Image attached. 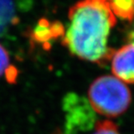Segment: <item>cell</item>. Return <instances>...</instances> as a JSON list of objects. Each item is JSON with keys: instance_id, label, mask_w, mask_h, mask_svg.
<instances>
[{"instance_id": "6da1fadb", "label": "cell", "mask_w": 134, "mask_h": 134, "mask_svg": "<svg viewBox=\"0 0 134 134\" xmlns=\"http://www.w3.org/2000/svg\"><path fill=\"white\" fill-rule=\"evenodd\" d=\"M62 44L78 58L105 65L114 50L108 46L117 18L107 0H79L68 12Z\"/></svg>"}, {"instance_id": "7a4b0ae2", "label": "cell", "mask_w": 134, "mask_h": 134, "mask_svg": "<svg viewBox=\"0 0 134 134\" xmlns=\"http://www.w3.org/2000/svg\"><path fill=\"white\" fill-rule=\"evenodd\" d=\"M88 102L95 113L109 118L123 114L132 103V92L126 84L113 75H102L88 89Z\"/></svg>"}, {"instance_id": "3957f363", "label": "cell", "mask_w": 134, "mask_h": 134, "mask_svg": "<svg viewBox=\"0 0 134 134\" xmlns=\"http://www.w3.org/2000/svg\"><path fill=\"white\" fill-rule=\"evenodd\" d=\"M66 113V130L68 133L75 134L83 132L95 123L93 108L83 97L73 93L64 99Z\"/></svg>"}, {"instance_id": "277c9868", "label": "cell", "mask_w": 134, "mask_h": 134, "mask_svg": "<svg viewBox=\"0 0 134 134\" xmlns=\"http://www.w3.org/2000/svg\"><path fill=\"white\" fill-rule=\"evenodd\" d=\"M110 61L113 76L134 85V43L129 42L114 50Z\"/></svg>"}, {"instance_id": "5b68a950", "label": "cell", "mask_w": 134, "mask_h": 134, "mask_svg": "<svg viewBox=\"0 0 134 134\" xmlns=\"http://www.w3.org/2000/svg\"><path fill=\"white\" fill-rule=\"evenodd\" d=\"M117 19L134 21V0H107Z\"/></svg>"}, {"instance_id": "8992f818", "label": "cell", "mask_w": 134, "mask_h": 134, "mask_svg": "<svg viewBox=\"0 0 134 134\" xmlns=\"http://www.w3.org/2000/svg\"><path fill=\"white\" fill-rule=\"evenodd\" d=\"M15 16L13 0H0V36L12 24Z\"/></svg>"}, {"instance_id": "52a82bcc", "label": "cell", "mask_w": 134, "mask_h": 134, "mask_svg": "<svg viewBox=\"0 0 134 134\" xmlns=\"http://www.w3.org/2000/svg\"><path fill=\"white\" fill-rule=\"evenodd\" d=\"M92 134H121L118 126L110 120L97 122L94 125V132Z\"/></svg>"}, {"instance_id": "ba28073f", "label": "cell", "mask_w": 134, "mask_h": 134, "mask_svg": "<svg viewBox=\"0 0 134 134\" xmlns=\"http://www.w3.org/2000/svg\"><path fill=\"white\" fill-rule=\"evenodd\" d=\"M10 66V56L7 50L0 43V77L4 75Z\"/></svg>"}, {"instance_id": "9c48e42d", "label": "cell", "mask_w": 134, "mask_h": 134, "mask_svg": "<svg viewBox=\"0 0 134 134\" xmlns=\"http://www.w3.org/2000/svg\"><path fill=\"white\" fill-rule=\"evenodd\" d=\"M129 42L134 43V26H133L132 30L131 31V33H130V42Z\"/></svg>"}]
</instances>
